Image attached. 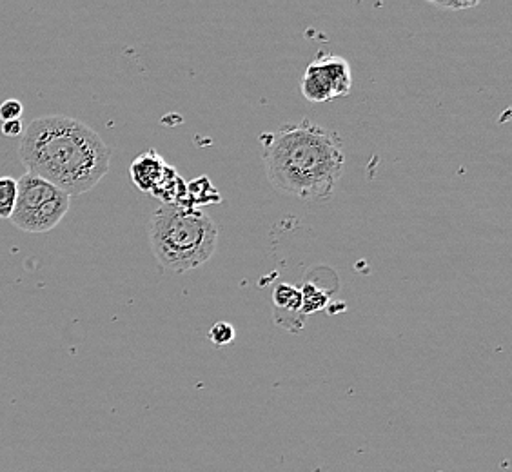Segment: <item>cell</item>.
I'll list each match as a JSON object with an SVG mask.
<instances>
[{"label":"cell","instance_id":"obj_1","mask_svg":"<svg viewBox=\"0 0 512 472\" xmlns=\"http://www.w3.org/2000/svg\"><path fill=\"white\" fill-rule=\"evenodd\" d=\"M26 173L50 182L69 198L91 191L108 175L111 149L99 133L77 118H35L19 148Z\"/></svg>","mask_w":512,"mask_h":472},{"label":"cell","instance_id":"obj_2","mask_svg":"<svg viewBox=\"0 0 512 472\" xmlns=\"http://www.w3.org/2000/svg\"><path fill=\"white\" fill-rule=\"evenodd\" d=\"M260 148L269 184L287 197L325 202L344 175L342 138L309 120L264 133Z\"/></svg>","mask_w":512,"mask_h":472},{"label":"cell","instance_id":"obj_3","mask_svg":"<svg viewBox=\"0 0 512 472\" xmlns=\"http://www.w3.org/2000/svg\"><path fill=\"white\" fill-rule=\"evenodd\" d=\"M149 246L158 264L173 273H188L215 255L218 227L198 207L162 204L149 220Z\"/></svg>","mask_w":512,"mask_h":472},{"label":"cell","instance_id":"obj_4","mask_svg":"<svg viewBox=\"0 0 512 472\" xmlns=\"http://www.w3.org/2000/svg\"><path fill=\"white\" fill-rule=\"evenodd\" d=\"M71 198L50 182L26 173L17 180L13 226L26 233H48L59 226L69 211Z\"/></svg>","mask_w":512,"mask_h":472},{"label":"cell","instance_id":"obj_5","mask_svg":"<svg viewBox=\"0 0 512 472\" xmlns=\"http://www.w3.org/2000/svg\"><path fill=\"white\" fill-rule=\"evenodd\" d=\"M353 89V71L338 55H320L307 66L302 79V95L313 104L329 102L349 95Z\"/></svg>","mask_w":512,"mask_h":472},{"label":"cell","instance_id":"obj_6","mask_svg":"<svg viewBox=\"0 0 512 472\" xmlns=\"http://www.w3.org/2000/svg\"><path fill=\"white\" fill-rule=\"evenodd\" d=\"M169 164L158 155L157 151H146L138 155L131 166H129V177L137 189L142 193H155V189L160 186V182L166 177Z\"/></svg>","mask_w":512,"mask_h":472},{"label":"cell","instance_id":"obj_7","mask_svg":"<svg viewBox=\"0 0 512 472\" xmlns=\"http://www.w3.org/2000/svg\"><path fill=\"white\" fill-rule=\"evenodd\" d=\"M218 200H220V195L215 186L211 184V180L207 177H200L193 180L191 184H186V197L180 206H206V204H215Z\"/></svg>","mask_w":512,"mask_h":472},{"label":"cell","instance_id":"obj_8","mask_svg":"<svg viewBox=\"0 0 512 472\" xmlns=\"http://www.w3.org/2000/svg\"><path fill=\"white\" fill-rule=\"evenodd\" d=\"M17 202V180L0 177V220H10Z\"/></svg>","mask_w":512,"mask_h":472},{"label":"cell","instance_id":"obj_9","mask_svg":"<svg viewBox=\"0 0 512 472\" xmlns=\"http://www.w3.org/2000/svg\"><path fill=\"white\" fill-rule=\"evenodd\" d=\"M276 307L289 309V311H300L302 309V293L295 287L280 284L273 293Z\"/></svg>","mask_w":512,"mask_h":472},{"label":"cell","instance_id":"obj_10","mask_svg":"<svg viewBox=\"0 0 512 472\" xmlns=\"http://www.w3.org/2000/svg\"><path fill=\"white\" fill-rule=\"evenodd\" d=\"M302 293V309H300V313H315L318 309H322L327 304V298H325L324 293L322 291H318L316 287L306 286L304 287V291H300Z\"/></svg>","mask_w":512,"mask_h":472},{"label":"cell","instance_id":"obj_11","mask_svg":"<svg viewBox=\"0 0 512 472\" xmlns=\"http://www.w3.org/2000/svg\"><path fill=\"white\" fill-rule=\"evenodd\" d=\"M207 336H209L211 344H215L217 347H224V345H229L235 340L237 331L229 322H217V324L211 327V331H209Z\"/></svg>","mask_w":512,"mask_h":472},{"label":"cell","instance_id":"obj_12","mask_svg":"<svg viewBox=\"0 0 512 472\" xmlns=\"http://www.w3.org/2000/svg\"><path fill=\"white\" fill-rule=\"evenodd\" d=\"M24 113V106L20 100L10 99L0 104V120L8 122V120H20Z\"/></svg>","mask_w":512,"mask_h":472},{"label":"cell","instance_id":"obj_13","mask_svg":"<svg viewBox=\"0 0 512 472\" xmlns=\"http://www.w3.org/2000/svg\"><path fill=\"white\" fill-rule=\"evenodd\" d=\"M429 4L434 6V8H438V10L462 11L476 8L480 2L478 0H469V2H445V0L436 2V0H429Z\"/></svg>","mask_w":512,"mask_h":472},{"label":"cell","instance_id":"obj_14","mask_svg":"<svg viewBox=\"0 0 512 472\" xmlns=\"http://www.w3.org/2000/svg\"><path fill=\"white\" fill-rule=\"evenodd\" d=\"M2 135L4 137H20L24 135V126H22V120H8V122H2Z\"/></svg>","mask_w":512,"mask_h":472}]
</instances>
